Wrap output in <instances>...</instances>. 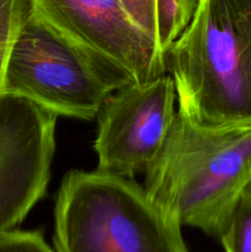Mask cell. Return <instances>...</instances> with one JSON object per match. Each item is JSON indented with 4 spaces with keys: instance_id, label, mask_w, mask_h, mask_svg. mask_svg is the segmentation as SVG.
Here are the masks:
<instances>
[{
    "instance_id": "5",
    "label": "cell",
    "mask_w": 251,
    "mask_h": 252,
    "mask_svg": "<svg viewBox=\"0 0 251 252\" xmlns=\"http://www.w3.org/2000/svg\"><path fill=\"white\" fill-rule=\"evenodd\" d=\"M32 11L125 84L167 74V54L138 27L127 0H30Z\"/></svg>"
},
{
    "instance_id": "9",
    "label": "cell",
    "mask_w": 251,
    "mask_h": 252,
    "mask_svg": "<svg viewBox=\"0 0 251 252\" xmlns=\"http://www.w3.org/2000/svg\"><path fill=\"white\" fill-rule=\"evenodd\" d=\"M30 9V0H0V98L12 44Z\"/></svg>"
},
{
    "instance_id": "4",
    "label": "cell",
    "mask_w": 251,
    "mask_h": 252,
    "mask_svg": "<svg viewBox=\"0 0 251 252\" xmlns=\"http://www.w3.org/2000/svg\"><path fill=\"white\" fill-rule=\"evenodd\" d=\"M126 85L30 7L12 44L4 94L57 116L90 121L106 98Z\"/></svg>"
},
{
    "instance_id": "8",
    "label": "cell",
    "mask_w": 251,
    "mask_h": 252,
    "mask_svg": "<svg viewBox=\"0 0 251 252\" xmlns=\"http://www.w3.org/2000/svg\"><path fill=\"white\" fill-rule=\"evenodd\" d=\"M218 238L225 252H251V180L226 217Z\"/></svg>"
},
{
    "instance_id": "6",
    "label": "cell",
    "mask_w": 251,
    "mask_h": 252,
    "mask_svg": "<svg viewBox=\"0 0 251 252\" xmlns=\"http://www.w3.org/2000/svg\"><path fill=\"white\" fill-rule=\"evenodd\" d=\"M170 74L113 91L97 116V171L130 179L145 172L161 150L177 111Z\"/></svg>"
},
{
    "instance_id": "10",
    "label": "cell",
    "mask_w": 251,
    "mask_h": 252,
    "mask_svg": "<svg viewBox=\"0 0 251 252\" xmlns=\"http://www.w3.org/2000/svg\"><path fill=\"white\" fill-rule=\"evenodd\" d=\"M0 252H54L39 230H10L0 235Z\"/></svg>"
},
{
    "instance_id": "1",
    "label": "cell",
    "mask_w": 251,
    "mask_h": 252,
    "mask_svg": "<svg viewBox=\"0 0 251 252\" xmlns=\"http://www.w3.org/2000/svg\"><path fill=\"white\" fill-rule=\"evenodd\" d=\"M251 180V126L209 128L177 111L169 135L145 170L148 198L182 226L218 238Z\"/></svg>"
},
{
    "instance_id": "2",
    "label": "cell",
    "mask_w": 251,
    "mask_h": 252,
    "mask_svg": "<svg viewBox=\"0 0 251 252\" xmlns=\"http://www.w3.org/2000/svg\"><path fill=\"white\" fill-rule=\"evenodd\" d=\"M179 112L201 127L251 126V0H198L167 52Z\"/></svg>"
},
{
    "instance_id": "3",
    "label": "cell",
    "mask_w": 251,
    "mask_h": 252,
    "mask_svg": "<svg viewBox=\"0 0 251 252\" xmlns=\"http://www.w3.org/2000/svg\"><path fill=\"white\" fill-rule=\"evenodd\" d=\"M181 226L132 180L73 170L57 196L53 243L57 252H188Z\"/></svg>"
},
{
    "instance_id": "7",
    "label": "cell",
    "mask_w": 251,
    "mask_h": 252,
    "mask_svg": "<svg viewBox=\"0 0 251 252\" xmlns=\"http://www.w3.org/2000/svg\"><path fill=\"white\" fill-rule=\"evenodd\" d=\"M57 117L20 96L0 98V235L16 229L46 193Z\"/></svg>"
}]
</instances>
